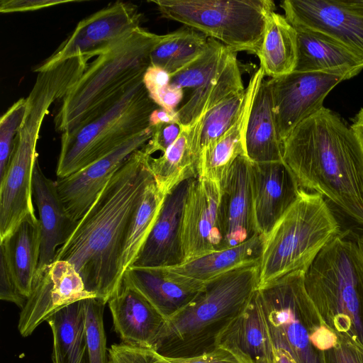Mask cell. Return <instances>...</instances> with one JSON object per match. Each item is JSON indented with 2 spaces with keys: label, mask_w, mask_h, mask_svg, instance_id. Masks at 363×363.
<instances>
[{
  "label": "cell",
  "mask_w": 363,
  "mask_h": 363,
  "mask_svg": "<svg viewBox=\"0 0 363 363\" xmlns=\"http://www.w3.org/2000/svg\"><path fill=\"white\" fill-rule=\"evenodd\" d=\"M150 157L140 148L126 160L56 252L54 262L71 263L87 290L105 303L123 277L121 255L130 223L155 182Z\"/></svg>",
  "instance_id": "6da1fadb"
},
{
  "label": "cell",
  "mask_w": 363,
  "mask_h": 363,
  "mask_svg": "<svg viewBox=\"0 0 363 363\" xmlns=\"http://www.w3.org/2000/svg\"><path fill=\"white\" fill-rule=\"evenodd\" d=\"M283 162L299 189L363 225V145L337 113L323 107L298 124L283 142Z\"/></svg>",
  "instance_id": "7a4b0ae2"
},
{
  "label": "cell",
  "mask_w": 363,
  "mask_h": 363,
  "mask_svg": "<svg viewBox=\"0 0 363 363\" xmlns=\"http://www.w3.org/2000/svg\"><path fill=\"white\" fill-rule=\"evenodd\" d=\"M163 37L140 26L97 56L58 101L55 130L62 134L92 121L142 83Z\"/></svg>",
  "instance_id": "3957f363"
},
{
  "label": "cell",
  "mask_w": 363,
  "mask_h": 363,
  "mask_svg": "<svg viewBox=\"0 0 363 363\" xmlns=\"http://www.w3.org/2000/svg\"><path fill=\"white\" fill-rule=\"evenodd\" d=\"M259 265L204 284L191 303L164 322L152 349L167 357H191L215 350L257 290Z\"/></svg>",
  "instance_id": "277c9868"
},
{
  "label": "cell",
  "mask_w": 363,
  "mask_h": 363,
  "mask_svg": "<svg viewBox=\"0 0 363 363\" xmlns=\"http://www.w3.org/2000/svg\"><path fill=\"white\" fill-rule=\"evenodd\" d=\"M304 284L329 328L363 349V247L358 235L340 230L307 269Z\"/></svg>",
  "instance_id": "5b68a950"
},
{
  "label": "cell",
  "mask_w": 363,
  "mask_h": 363,
  "mask_svg": "<svg viewBox=\"0 0 363 363\" xmlns=\"http://www.w3.org/2000/svg\"><path fill=\"white\" fill-rule=\"evenodd\" d=\"M340 232L325 199L299 189L295 201L264 238L258 288L294 272H306Z\"/></svg>",
  "instance_id": "8992f818"
},
{
  "label": "cell",
  "mask_w": 363,
  "mask_h": 363,
  "mask_svg": "<svg viewBox=\"0 0 363 363\" xmlns=\"http://www.w3.org/2000/svg\"><path fill=\"white\" fill-rule=\"evenodd\" d=\"M303 271L286 274L257 289L276 349L296 363H325V352L338 340L309 297Z\"/></svg>",
  "instance_id": "52a82bcc"
},
{
  "label": "cell",
  "mask_w": 363,
  "mask_h": 363,
  "mask_svg": "<svg viewBox=\"0 0 363 363\" xmlns=\"http://www.w3.org/2000/svg\"><path fill=\"white\" fill-rule=\"evenodd\" d=\"M157 107L142 82L96 118L62 133L57 179L84 168L147 129Z\"/></svg>",
  "instance_id": "ba28073f"
},
{
  "label": "cell",
  "mask_w": 363,
  "mask_h": 363,
  "mask_svg": "<svg viewBox=\"0 0 363 363\" xmlns=\"http://www.w3.org/2000/svg\"><path fill=\"white\" fill-rule=\"evenodd\" d=\"M165 18L192 28L223 44L229 50L257 54L270 0H152Z\"/></svg>",
  "instance_id": "9c48e42d"
},
{
  "label": "cell",
  "mask_w": 363,
  "mask_h": 363,
  "mask_svg": "<svg viewBox=\"0 0 363 363\" xmlns=\"http://www.w3.org/2000/svg\"><path fill=\"white\" fill-rule=\"evenodd\" d=\"M142 13L137 5L116 1L79 21L70 35L35 72L71 57L99 56L135 29L140 27Z\"/></svg>",
  "instance_id": "30bf717a"
},
{
  "label": "cell",
  "mask_w": 363,
  "mask_h": 363,
  "mask_svg": "<svg viewBox=\"0 0 363 363\" xmlns=\"http://www.w3.org/2000/svg\"><path fill=\"white\" fill-rule=\"evenodd\" d=\"M281 7L294 27L323 33L363 61V0H285Z\"/></svg>",
  "instance_id": "8fae6325"
},
{
  "label": "cell",
  "mask_w": 363,
  "mask_h": 363,
  "mask_svg": "<svg viewBox=\"0 0 363 363\" xmlns=\"http://www.w3.org/2000/svg\"><path fill=\"white\" fill-rule=\"evenodd\" d=\"M347 79L339 74L296 71L269 79L282 143L298 124L321 110L326 96L337 84Z\"/></svg>",
  "instance_id": "7c38bea8"
},
{
  "label": "cell",
  "mask_w": 363,
  "mask_h": 363,
  "mask_svg": "<svg viewBox=\"0 0 363 363\" xmlns=\"http://www.w3.org/2000/svg\"><path fill=\"white\" fill-rule=\"evenodd\" d=\"M91 298L97 297L87 290L74 267L67 261H55L37 270L31 294L20 313L18 330L28 337L60 310Z\"/></svg>",
  "instance_id": "4fadbf2b"
},
{
  "label": "cell",
  "mask_w": 363,
  "mask_h": 363,
  "mask_svg": "<svg viewBox=\"0 0 363 363\" xmlns=\"http://www.w3.org/2000/svg\"><path fill=\"white\" fill-rule=\"evenodd\" d=\"M220 193L216 182L199 177L193 181L182 216L184 263L228 248L220 222Z\"/></svg>",
  "instance_id": "5bb4252c"
},
{
  "label": "cell",
  "mask_w": 363,
  "mask_h": 363,
  "mask_svg": "<svg viewBox=\"0 0 363 363\" xmlns=\"http://www.w3.org/2000/svg\"><path fill=\"white\" fill-rule=\"evenodd\" d=\"M152 133L153 128L149 126L89 165L56 180L62 201L73 221L77 223L84 215L116 172L148 142Z\"/></svg>",
  "instance_id": "9a60e30c"
},
{
  "label": "cell",
  "mask_w": 363,
  "mask_h": 363,
  "mask_svg": "<svg viewBox=\"0 0 363 363\" xmlns=\"http://www.w3.org/2000/svg\"><path fill=\"white\" fill-rule=\"evenodd\" d=\"M37 143L16 138L8 166L0 176V240L28 215H34L33 177Z\"/></svg>",
  "instance_id": "2e32d148"
},
{
  "label": "cell",
  "mask_w": 363,
  "mask_h": 363,
  "mask_svg": "<svg viewBox=\"0 0 363 363\" xmlns=\"http://www.w3.org/2000/svg\"><path fill=\"white\" fill-rule=\"evenodd\" d=\"M195 178L166 195L158 218L131 267H173L184 262L182 223L185 201Z\"/></svg>",
  "instance_id": "e0dca14e"
},
{
  "label": "cell",
  "mask_w": 363,
  "mask_h": 363,
  "mask_svg": "<svg viewBox=\"0 0 363 363\" xmlns=\"http://www.w3.org/2000/svg\"><path fill=\"white\" fill-rule=\"evenodd\" d=\"M250 180L256 230L264 238L295 201L299 188L283 162H251Z\"/></svg>",
  "instance_id": "ac0fdd59"
},
{
  "label": "cell",
  "mask_w": 363,
  "mask_h": 363,
  "mask_svg": "<svg viewBox=\"0 0 363 363\" xmlns=\"http://www.w3.org/2000/svg\"><path fill=\"white\" fill-rule=\"evenodd\" d=\"M251 162L239 156L220 185V216L227 247L241 244L257 233L250 180Z\"/></svg>",
  "instance_id": "d6986e66"
},
{
  "label": "cell",
  "mask_w": 363,
  "mask_h": 363,
  "mask_svg": "<svg viewBox=\"0 0 363 363\" xmlns=\"http://www.w3.org/2000/svg\"><path fill=\"white\" fill-rule=\"evenodd\" d=\"M107 303L122 343L153 348L165 320L123 277Z\"/></svg>",
  "instance_id": "ffe728a7"
},
{
  "label": "cell",
  "mask_w": 363,
  "mask_h": 363,
  "mask_svg": "<svg viewBox=\"0 0 363 363\" xmlns=\"http://www.w3.org/2000/svg\"><path fill=\"white\" fill-rule=\"evenodd\" d=\"M33 197L38 213L41 244L37 270L52 263L57 249L72 233L77 223L69 216L56 181L45 176L37 161L33 177Z\"/></svg>",
  "instance_id": "44dd1931"
},
{
  "label": "cell",
  "mask_w": 363,
  "mask_h": 363,
  "mask_svg": "<svg viewBox=\"0 0 363 363\" xmlns=\"http://www.w3.org/2000/svg\"><path fill=\"white\" fill-rule=\"evenodd\" d=\"M265 75L259 67L251 77L245 88V96L235 123L216 141L203 148L199 154L198 177L223 183L235 162L245 153V135L252 105L260 83Z\"/></svg>",
  "instance_id": "7402d4cb"
},
{
  "label": "cell",
  "mask_w": 363,
  "mask_h": 363,
  "mask_svg": "<svg viewBox=\"0 0 363 363\" xmlns=\"http://www.w3.org/2000/svg\"><path fill=\"white\" fill-rule=\"evenodd\" d=\"M264 237L259 233L238 245L165 269L176 281L196 287L235 269L260 263ZM164 268V267H163Z\"/></svg>",
  "instance_id": "603a6c76"
},
{
  "label": "cell",
  "mask_w": 363,
  "mask_h": 363,
  "mask_svg": "<svg viewBox=\"0 0 363 363\" xmlns=\"http://www.w3.org/2000/svg\"><path fill=\"white\" fill-rule=\"evenodd\" d=\"M295 28L298 50L294 71L330 73L349 79L363 69V61L333 38L306 28Z\"/></svg>",
  "instance_id": "cb8c5ba5"
},
{
  "label": "cell",
  "mask_w": 363,
  "mask_h": 363,
  "mask_svg": "<svg viewBox=\"0 0 363 363\" xmlns=\"http://www.w3.org/2000/svg\"><path fill=\"white\" fill-rule=\"evenodd\" d=\"M158 311L164 320L191 303L202 287L174 279L163 267H130L123 276Z\"/></svg>",
  "instance_id": "d4e9b609"
},
{
  "label": "cell",
  "mask_w": 363,
  "mask_h": 363,
  "mask_svg": "<svg viewBox=\"0 0 363 363\" xmlns=\"http://www.w3.org/2000/svg\"><path fill=\"white\" fill-rule=\"evenodd\" d=\"M245 153L252 163L283 162V143L277 130L271 88L264 79L259 84L249 115Z\"/></svg>",
  "instance_id": "484cf974"
},
{
  "label": "cell",
  "mask_w": 363,
  "mask_h": 363,
  "mask_svg": "<svg viewBox=\"0 0 363 363\" xmlns=\"http://www.w3.org/2000/svg\"><path fill=\"white\" fill-rule=\"evenodd\" d=\"M199 153V129L192 125L182 126L177 139L160 157H149L150 171L163 195L184 181L198 177Z\"/></svg>",
  "instance_id": "4316f807"
},
{
  "label": "cell",
  "mask_w": 363,
  "mask_h": 363,
  "mask_svg": "<svg viewBox=\"0 0 363 363\" xmlns=\"http://www.w3.org/2000/svg\"><path fill=\"white\" fill-rule=\"evenodd\" d=\"M257 291L246 308L223 333L218 346L237 349L253 363H269L275 347Z\"/></svg>",
  "instance_id": "83f0119b"
},
{
  "label": "cell",
  "mask_w": 363,
  "mask_h": 363,
  "mask_svg": "<svg viewBox=\"0 0 363 363\" xmlns=\"http://www.w3.org/2000/svg\"><path fill=\"white\" fill-rule=\"evenodd\" d=\"M245 89L236 54L230 51L211 77L191 89L186 101L177 109L179 124L191 125L226 98Z\"/></svg>",
  "instance_id": "f1b7e54d"
},
{
  "label": "cell",
  "mask_w": 363,
  "mask_h": 363,
  "mask_svg": "<svg viewBox=\"0 0 363 363\" xmlns=\"http://www.w3.org/2000/svg\"><path fill=\"white\" fill-rule=\"evenodd\" d=\"M41 233L35 214L27 216L6 238L0 240L5 257L20 292L31 294L40 251Z\"/></svg>",
  "instance_id": "f546056e"
},
{
  "label": "cell",
  "mask_w": 363,
  "mask_h": 363,
  "mask_svg": "<svg viewBox=\"0 0 363 363\" xmlns=\"http://www.w3.org/2000/svg\"><path fill=\"white\" fill-rule=\"evenodd\" d=\"M297 31L286 17L275 11L266 20L257 54L265 76L277 78L294 71L297 62Z\"/></svg>",
  "instance_id": "4dcf8cb0"
},
{
  "label": "cell",
  "mask_w": 363,
  "mask_h": 363,
  "mask_svg": "<svg viewBox=\"0 0 363 363\" xmlns=\"http://www.w3.org/2000/svg\"><path fill=\"white\" fill-rule=\"evenodd\" d=\"M53 338V363H86L87 339L84 300L63 308L47 320Z\"/></svg>",
  "instance_id": "1f68e13d"
},
{
  "label": "cell",
  "mask_w": 363,
  "mask_h": 363,
  "mask_svg": "<svg viewBox=\"0 0 363 363\" xmlns=\"http://www.w3.org/2000/svg\"><path fill=\"white\" fill-rule=\"evenodd\" d=\"M165 196L159 191L155 182L147 188L125 238L121 259L123 276L132 267L148 238L158 218Z\"/></svg>",
  "instance_id": "d6a6232c"
},
{
  "label": "cell",
  "mask_w": 363,
  "mask_h": 363,
  "mask_svg": "<svg viewBox=\"0 0 363 363\" xmlns=\"http://www.w3.org/2000/svg\"><path fill=\"white\" fill-rule=\"evenodd\" d=\"M230 52L223 44L208 38L204 51L186 67L171 76L170 84L182 89H194L200 86L218 69Z\"/></svg>",
  "instance_id": "836d02e7"
},
{
  "label": "cell",
  "mask_w": 363,
  "mask_h": 363,
  "mask_svg": "<svg viewBox=\"0 0 363 363\" xmlns=\"http://www.w3.org/2000/svg\"><path fill=\"white\" fill-rule=\"evenodd\" d=\"M245 96V89L226 98L202 118L199 131L200 152L216 141L235 123Z\"/></svg>",
  "instance_id": "e575fe53"
},
{
  "label": "cell",
  "mask_w": 363,
  "mask_h": 363,
  "mask_svg": "<svg viewBox=\"0 0 363 363\" xmlns=\"http://www.w3.org/2000/svg\"><path fill=\"white\" fill-rule=\"evenodd\" d=\"M125 345L138 363H253L238 350L224 345H219L213 351L198 356L167 357L152 348Z\"/></svg>",
  "instance_id": "d590c367"
},
{
  "label": "cell",
  "mask_w": 363,
  "mask_h": 363,
  "mask_svg": "<svg viewBox=\"0 0 363 363\" xmlns=\"http://www.w3.org/2000/svg\"><path fill=\"white\" fill-rule=\"evenodd\" d=\"M106 304L97 298L84 299L87 339L86 363H108L104 325Z\"/></svg>",
  "instance_id": "8d00e7d4"
},
{
  "label": "cell",
  "mask_w": 363,
  "mask_h": 363,
  "mask_svg": "<svg viewBox=\"0 0 363 363\" xmlns=\"http://www.w3.org/2000/svg\"><path fill=\"white\" fill-rule=\"evenodd\" d=\"M26 108V99L21 98L0 118V176L8 166Z\"/></svg>",
  "instance_id": "74e56055"
},
{
  "label": "cell",
  "mask_w": 363,
  "mask_h": 363,
  "mask_svg": "<svg viewBox=\"0 0 363 363\" xmlns=\"http://www.w3.org/2000/svg\"><path fill=\"white\" fill-rule=\"evenodd\" d=\"M152 128L151 138L142 147L149 156L158 151L164 152L175 142L182 130V125L179 123L161 124Z\"/></svg>",
  "instance_id": "f35d334b"
},
{
  "label": "cell",
  "mask_w": 363,
  "mask_h": 363,
  "mask_svg": "<svg viewBox=\"0 0 363 363\" xmlns=\"http://www.w3.org/2000/svg\"><path fill=\"white\" fill-rule=\"evenodd\" d=\"M0 298L23 308L27 298L19 291L13 273L3 254L0 253Z\"/></svg>",
  "instance_id": "ab89813d"
},
{
  "label": "cell",
  "mask_w": 363,
  "mask_h": 363,
  "mask_svg": "<svg viewBox=\"0 0 363 363\" xmlns=\"http://www.w3.org/2000/svg\"><path fill=\"white\" fill-rule=\"evenodd\" d=\"M337 337V343L325 352V363H363V349Z\"/></svg>",
  "instance_id": "60d3db41"
},
{
  "label": "cell",
  "mask_w": 363,
  "mask_h": 363,
  "mask_svg": "<svg viewBox=\"0 0 363 363\" xmlns=\"http://www.w3.org/2000/svg\"><path fill=\"white\" fill-rule=\"evenodd\" d=\"M81 0H2L0 12L10 13L38 11L63 4L81 2Z\"/></svg>",
  "instance_id": "b9f144b4"
},
{
  "label": "cell",
  "mask_w": 363,
  "mask_h": 363,
  "mask_svg": "<svg viewBox=\"0 0 363 363\" xmlns=\"http://www.w3.org/2000/svg\"><path fill=\"white\" fill-rule=\"evenodd\" d=\"M183 96L184 89L169 84L150 97L159 107L175 111Z\"/></svg>",
  "instance_id": "7bdbcfd3"
},
{
  "label": "cell",
  "mask_w": 363,
  "mask_h": 363,
  "mask_svg": "<svg viewBox=\"0 0 363 363\" xmlns=\"http://www.w3.org/2000/svg\"><path fill=\"white\" fill-rule=\"evenodd\" d=\"M170 82L171 75L166 70L151 65L145 71L143 79L150 96L169 85Z\"/></svg>",
  "instance_id": "ee69618b"
},
{
  "label": "cell",
  "mask_w": 363,
  "mask_h": 363,
  "mask_svg": "<svg viewBox=\"0 0 363 363\" xmlns=\"http://www.w3.org/2000/svg\"><path fill=\"white\" fill-rule=\"evenodd\" d=\"M173 123H179L177 111H169L160 107L155 108L151 113L149 118V125L150 127Z\"/></svg>",
  "instance_id": "f6af8a7d"
},
{
  "label": "cell",
  "mask_w": 363,
  "mask_h": 363,
  "mask_svg": "<svg viewBox=\"0 0 363 363\" xmlns=\"http://www.w3.org/2000/svg\"><path fill=\"white\" fill-rule=\"evenodd\" d=\"M108 363H138L125 346L115 345L108 350Z\"/></svg>",
  "instance_id": "bcb514c9"
},
{
  "label": "cell",
  "mask_w": 363,
  "mask_h": 363,
  "mask_svg": "<svg viewBox=\"0 0 363 363\" xmlns=\"http://www.w3.org/2000/svg\"><path fill=\"white\" fill-rule=\"evenodd\" d=\"M350 126L363 145V108L353 118Z\"/></svg>",
  "instance_id": "7dc6e473"
},
{
  "label": "cell",
  "mask_w": 363,
  "mask_h": 363,
  "mask_svg": "<svg viewBox=\"0 0 363 363\" xmlns=\"http://www.w3.org/2000/svg\"><path fill=\"white\" fill-rule=\"evenodd\" d=\"M269 363H296V362L286 350L275 348L273 359Z\"/></svg>",
  "instance_id": "c3c4849f"
},
{
  "label": "cell",
  "mask_w": 363,
  "mask_h": 363,
  "mask_svg": "<svg viewBox=\"0 0 363 363\" xmlns=\"http://www.w3.org/2000/svg\"><path fill=\"white\" fill-rule=\"evenodd\" d=\"M358 239H359L360 244L362 245V246L363 247V235H362V236L358 235Z\"/></svg>",
  "instance_id": "681fc988"
}]
</instances>
